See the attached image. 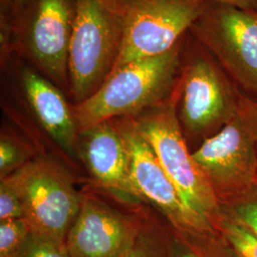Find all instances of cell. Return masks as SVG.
Wrapping results in <instances>:
<instances>
[{"mask_svg":"<svg viewBox=\"0 0 257 257\" xmlns=\"http://www.w3.org/2000/svg\"><path fill=\"white\" fill-rule=\"evenodd\" d=\"M242 94L214 56L188 32L176 108L187 143H202L218 133L236 113Z\"/></svg>","mask_w":257,"mask_h":257,"instance_id":"6da1fadb","label":"cell"},{"mask_svg":"<svg viewBox=\"0 0 257 257\" xmlns=\"http://www.w3.org/2000/svg\"><path fill=\"white\" fill-rule=\"evenodd\" d=\"M185 36L163 55L112 71L92 96L73 105L79 132L102 121L138 114L169 98L179 79Z\"/></svg>","mask_w":257,"mask_h":257,"instance_id":"7a4b0ae2","label":"cell"},{"mask_svg":"<svg viewBox=\"0 0 257 257\" xmlns=\"http://www.w3.org/2000/svg\"><path fill=\"white\" fill-rule=\"evenodd\" d=\"M125 30L124 0H77L68 56V97L73 105L92 96L111 74Z\"/></svg>","mask_w":257,"mask_h":257,"instance_id":"3957f363","label":"cell"},{"mask_svg":"<svg viewBox=\"0 0 257 257\" xmlns=\"http://www.w3.org/2000/svg\"><path fill=\"white\" fill-rule=\"evenodd\" d=\"M178 95L179 79L165 101L131 117L186 206L220 233V203L188 147L177 117Z\"/></svg>","mask_w":257,"mask_h":257,"instance_id":"277c9868","label":"cell"},{"mask_svg":"<svg viewBox=\"0 0 257 257\" xmlns=\"http://www.w3.org/2000/svg\"><path fill=\"white\" fill-rule=\"evenodd\" d=\"M77 0H24L0 37L11 50L69 94L68 56ZM69 98V97H68Z\"/></svg>","mask_w":257,"mask_h":257,"instance_id":"5b68a950","label":"cell"},{"mask_svg":"<svg viewBox=\"0 0 257 257\" xmlns=\"http://www.w3.org/2000/svg\"><path fill=\"white\" fill-rule=\"evenodd\" d=\"M192 155L221 206L256 187L257 101L243 93L234 116Z\"/></svg>","mask_w":257,"mask_h":257,"instance_id":"8992f818","label":"cell"},{"mask_svg":"<svg viewBox=\"0 0 257 257\" xmlns=\"http://www.w3.org/2000/svg\"><path fill=\"white\" fill-rule=\"evenodd\" d=\"M113 120L128 150L131 177L141 201L153 205L175 235L189 244L226 242L217 230L186 206L132 117Z\"/></svg>","mask_w":257,"mask_h":257,"instance_id":"52a82bcc","label":"cell"},{"mask_svg":"<svg viewBox=\"0 0 257 257\" xmlns=\"http://www.w3.org/2000/svg\"><path fill=\"white\" fill-rule=\"evenodd\" d=\"M189 32L214 56L240 91L257 101V14L206 1Z\"/></svg>","mask_w":257,"mask_h":257,"instance_id":"ba28073f","label":"cell"},{"mask_svg":"<svg viewBox=\"0 0 257 257\" xmlns=\"http://www.w3.org/2000/svg\"><path fill=\"white\" fill-rule=\"evenodd\" d=\"M0 70L6 92L15 105L7 110L28 113L70 155L77 153L79 128L67 94L15 52L0 53Z\"/></svg>","mask_w":257,"mask_h":257,"instance_id":"9c48e42d","label":"cell"},{"mask_svg":"<svg viewBox=\"0 0 257 257\" xmlns=\"http://www.w3.org/2000/svg\"><path fill=\"white\" fill-rule=\"evenodd\" d=\"M12 176L31 232L66 242L81 203L70 175L54 161L37 158Z\"/></svg>","mask_w":257,"mask_h":257,"instance_id":"30bf717a","label":"cell"},{"mask_svg":"<svg viewBox=\"0 0 257 257\" xmlns=\"http://www.w3.org/2000/svg\"><path fill=\"white\" fill-rule=\"evenodd\" d=\"M203 0H124L126 30L114 70L163 55L189 32L201 14ZM112 73V72H111Z\"/></svg>","mask_w":257,"mask_h":257,"instance_id":"8fae6325","label":"cell"},{"mask_svg":"<svg viewBox=\"0 0 257 257\" xmlns=\"http://www.w3.org/2000/svg\"><path fill=\"white\" fill-rule=\"evenodd\" d=\"M147 215L142 210L124 211L91 191L82 192L66 246L72 257H124Z\"/></svg>","mask_w":257,"mask_h":257,"instance_id":"7c38bea8","label":"cell"},{"mask_svg":"<svg viewBox=\"0 0 257 257\" xmlns=\"http://www.w3.org/2000/svg\"><path fill=\"white\" fill-rule=\"evenodd\" d=\"M77 152L98 187L141 201L131 177L128 150L114 120L102 121L79 132Z\"/></svg>","mask_w":257,"mask_h":257,"instance_id":"4fadbf2b","label":"cell"},{"mask_svg":"<svg viewBox=\"0 0 257 257\" xmlns=\"http://www.w3.org/2000/svg\"><path fill=\"white\" fill-rule=\"evenodd\" d=\"M124 257H170L169 225L148 213L134 245Z\"/></svg>","mask_w":257,"mask_h":257,"instance_id":"5bb4252c","label":"cell"},{"mask_svg":"<svg viewBox=\"0 0 257 257\" xmlns=\"http://www.w3.org/2000/svg\"><path fill=\"white\" fill-rule=\"evenodd\" d=\"M220 230L236 257H257V233L222 207Z\"/></svg>","mask_w":257,"mask_h":257,"instance_id":"9a60e30c","label":"cell"},{"mask_svg":"<svg viewBox=\"0 0 257 257\" xmlns=\"http://www.w3.org/2000/svg\"><path fill=\"white\" fill-rule=\"evenodd\" d=\"M9 132L2 130L0 136V179L13 175L31 160L29 148Z\"/></svg>","mask_w":257,"mask_h":257,"instance_id":"2e32d148","label":"cell"},{"mask_svg":"<svg viewBox=\"0 0 257 257\" xmlns=\"http://www.w3.org/2000/svg\"><path fill=\"white\" fill-rule=\"evenodd\" d=\"M31 229L24 218L0 221V257H14L25 243Z\"/></svg>","mask_w":257,"mask_h":257,"instance_id":"e0dca14e","label":"cell"},{"mask_svg":"<svg viewBox=\"0 0 257 257\" xmlns=\"http://www.w3.org/2000/svg\"><path fill=\"white\" fill-rule=\"evenodd\" d=\"M14 257H72L66 242L31 232Z\"/></svg>","mask_w":257,"mask_h":257,"instance_id":"ac0fdd59","label":"cell"},{"mask_svg":"<svg viewBox=\"0 0 257 257\" xmlns=\"http://www.w3.org/2000/svg\"><path fill=\"white\" fill-rule=\"evenodd\" d=\"M170 257H236L229 246H194L175 235L170 228Z\"/></svg>","mask_w":257,"mask_h":257,"instance_id":"d6986e66","label":"cell"},{"mask_svg":"<svg viewBox=\"0 0 257 257\" xmlns=\"http://www.w3.org/2000/svg\"><path fill=\"white\" fill-rule=\"evenodd\" d=\"M24 217L23 203L12 175L0 179V221Z\"/></svg>","mask_w":257,"mask_h":257,"instance_id":"ffe728a7","label":"cell"},{"mask_svg":"<svg viewBox=\"0 0 257 257\" xmlns=\"http://www.w3.org/2000/svg\"><path fill=\"white\" fill-rule=\"evenodd\" d=\"M221 207L257 233V186L234 201Z\"/></svg>","mask_w":257,"mask_h":257,"instance_id":"44dd1931","label":"cell"},{"mask_svg":"<svg viewBox=\"0 0 257 257\" xmlns=\"http://www.w3.org/2000/svg\"><path fill=\"white\" fill-rule=\"evenodd\" d=\"M17 0H0V37L5 36L15 13Z\"/></svg>","mask_w":257,"mask_h":257,"instance_id":"7402d4cb","label":"cell"},{"mask_svg":"<svg viewBox=\"0 0 257 257\" xmlns=\"http://www.w3.org/2000/svg\"><path fill=\"white\" fill-rule=\"evenodd\" d=\"M203 1H214L224 4H229L240 9L257 14V0H203Z\"/></svg>","mask_w":257,"mask_h":257,"instance_id":"603a6c76","label":"cell"},{"mask_svg":"<svg viewBox=\"0 0 257 257\" xmlns=\"http://www.w3.org/2000/svg\"><path fill=\"white\" fill-rule=\"evenodd\" d=\"M23 1H24V0H17V1H16V8H15V12H16L17 10L19 9V6L22 4V2H23ZM14 14H15V13H14ZM13 16H14V15H13Z\"/></svg>","mask_w":257,"mask_h":257,"instance_id":"cb8c5ba5","label":"cell"}]
</instances>
